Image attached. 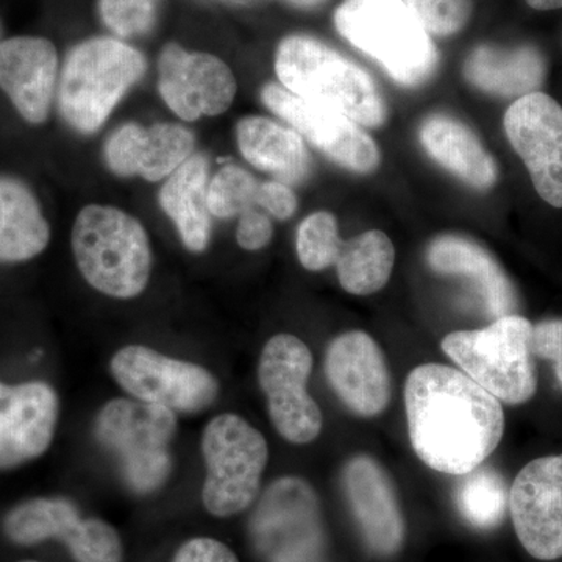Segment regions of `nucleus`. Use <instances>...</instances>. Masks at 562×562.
Wrapping results in <instances>:
<instances>
[{
	"label": "nucleus",
	"mask_w": 562,
	"mask_h": 562,
	"mask_svg": "<svg viewBox=\"0 0 562 562\" xmlns=\"http://www.w3.org/2000/svg\"><path fill=\"white\" fill-rule=\"evenodd\" d=\"M414 453L432 471L461 476L484 464L502 442V402L450 366L422 364L405 383Z\"/></svg>",
	"instance_id": "f257e3e1"
},
{
	"label": "nucleus",
	"mask_w": 562,
	"mask_h": 562,
	"mask_svg": "<svg viewBox=\"0 0 562 562\" xmlns=\"http://www.w3.org/2000/svg\"><path fill=\"white\" fill-rule=\"evenodd\" d=\"M276 70L281 87L305 101L346 114L364 127H380L386 121V103L372 77L319 40L292 35L281 41Z\"/></svg>",
	"instance_id": "f03ea898"
},
{
	"label": "nucleus",
	"mask_w": 562,
	"mask_h": 562,
	"mask_svg": "<svg viewBox=\"0 0 562 562\" xmlns=\"http://www.w3.org/2000/svg\"><path fill=\"white\" fill-rule=\"evenodd\" d=\"M72 251L83 279L110 297H136L149 283V236L125 211L85 206L74 222Z\"/></svg>",
	"instance_id": "7ed1b4c3"
},
{
	"label": "nucleus",
	"mask_w": 562,
	"mask_h": 562,
	"mask_svg": "<svg viewBox=\"0 0 562 562\" xmlns=\"http://www.w3.org/2000/svg\"><path fill=\"white\" fill-rule=\"evenodd\" d=\"M335 27L403 87H419L438 68L430 33L403 0H344Z\"/></svg>",
	"instance_id": "20e7f679"
},
{
	"label": "nucleus",
	"mask_w": 562,
	"mask_h": 562,
	"mask_svg": "<svg viewBox=\"0 0 562 562\" xmlns=\"http://www.w3.org/2000/svg\"><path fill=\"white\" fill-rule=\"evenodd\" d=\"M532 327L527 317L508 314L482 330L453 331L442 350L483 390L506 405H522L538 390Z\"/></svg>",
	"instance_id": "39448f33"
},
{
	"label": "nucleus",
	"mask_w": 562,
	"mask_h": 562,
	"mask_svg": "<svg viewBox=\"0 0 562 562\" xmlns=\"http://www.w3.org/2000/svg\"><path fill=\"white\" fill-rule=\"evenodd\" d=\"M144 72L143 54L122 41H85L70 50L63 68L58 88L61 116L77 132L98 131Z\"/></svg>",
	"instance_id": "423d86ee"
},
{
	"label": "nucleus",
	"mask_w": 562,
	"mask_h": 562,
	"mask_svg": "<svg viewBox=\"0 0 562 562\" xmlns=\"http://www.w3.org/2000/svg\"><path fill=\"white\" fill-rule=\"evenodd\" d=\"M176 430V413L138 398L106 403L95 420L99 442L120 460L125 483L138 494L157 491L168 480Z\"/></svg>",
	"instance_id": "0eeeda50"
},
{
	"label": "nucleus",
	"mask_w": 562,
	"mask_h": 562,
	"mask_svg": "<svg viewBox=\"0 0 562 562\" xmlns=\"http://www.w3.org/2000/svg\"><path fill=\"white\" fill-rule=\"evenodd\" d=\"M206 479L202 501L206 512L231 517L249 508L260 494L269 460L265 436L236 414H221L202 438Z\"/></svg>",
	"instance_id": "6e6552de"
},
{
	"label": "nucleus",
	"mask_w": 562,
	"mask_h": 562,
	"mask_svg": "<svg viewBox=\"0 0 562 562\" xmlns=\"http://www.w3.org/2000/svg\"><path fill=\"white\" fill-rule=\"evenodd\" d=\"M250 536L266 562H325L319 498L297 476H283L262 494L250 519Z\"/></svg>",
	"instance_id": "1a4fd4ad"
},
{
	"label": "nucleus",
	"mask_w": 562,
	"mask_h": 562,
	"mask_svg": "<svg viewBox=\"0 0 562 562\" xmlns=\"http://www.w3.org/2000/svg\"><path fill=\"white\" fill-rule=\"evenodd\" d=\"M312 371V350L297 336L281 333L261 351L258 382L269 417L281 438L299 446L317 439L324 425L319 405L306 390Z\"/></svg>",
	"instance_id": "9d476101"
},
{
	"label": "nucleus",
	"mask_w": 562,
	"mask_h": 562,
	"mask_svg": "<svg viewBox=\"0 0 562 562\" xmlns=\"http://www.w3.org/2000/svg\"><path fill=\"white\" fill-rule=\"evenodd\" d=\"M110 369L133 398L173 413L203 412L220 394V383L205 368L166 357L149 347H124L114 355Z\"/></svg>",
	"instance_id": "9b49d317"
},
{
	"label": "nucleus",
	"mask_w": 562,
	"mask_h": 562,
	"mask_svg": "<svg viewBox=\"0 0 562 562\" xmlns=\"http://www.w3.org/2000/svg\"><path fill=\"white\" fill-rule=\"evenodd\" d=\"M11 541L33 546L63 539L77 562H122L120 535L101 519H81L66 498H35L21 503L5 519Z\"/></svg>",
	"instance_id": "f8f14e48"
},
{
	"label": "nucleus",
	"mask_w": 562,
	"mask_h": 562,
	"mask_svg": "<svg viewBox=\"0 0 562 562\" xmlns=\"http://www.w3.org/2000/svg\"><path fill=\"white\" fill-rule=\"evenodd\" d=\"M261 101L336 165L358 173L379 168L375 140L346 114L305 101L276 83L262 88Z\"/></svg>",
	"instance_id": "ddd939ff"
},
{
	"label": "nucleus",
	"mask_w": 562,
	"mask_h": 562,
	"mask_svg": "<svg viewBox=\"0 0 562 562\" xmlns=\"http://www.w3.org/2000/svg\"><path fill=\"white\" fill-rule=\"evenodd\" d=\"M513 149L522 158L541 199L562 209V109L543 92L517 99L503 117Z\"/></svg>",
	"instance_id": "4468645a"
},
{
	"label": "nucleus",
	"mask_w": 562,
	"mask_h": 562,
	"mask_svg": "<svg viewBox=\"0 0 562 562\" xmlns=\"http://www.w3.org/2000/svg\"><path fill=\"white\" fill-rule=\"evenodd\" d=\"M514 530L536 560L562 558V454L528 462L509 490Z\"/></svg>",
	"instance_id": "2eb2a0df"
},
{
	"label": "nucleus",
	"mask_w": 562,
	"mask_h": 562,
	"mask_svg": "<svg viewBox=\"0 0 562 562\" xmlns=\"http://www.w3.org/2000/svg\"><path fill=\"white\" fill-rule=\"evenodd\" d=\"M158 90L180 120L192 122L225 113L238 87L232 69L221 58L168 44L161 52Z\"/></svg>",
	"instance_id": "dca6fc26"
},
{
	"label": "nucleus",
	"mask_w": 562,
	"mask_h": 562,
	"mask_svg": "<svg viewBox=\"0 0 562 562\" xmlns=\"http://www.w3.org/2000/svg\"><path fill=\"white\" fill-rule=\"evenodd\" d=\"M333 391L355 416H380L391 402V372L382 347L361 330L333 339L325 358Z\"/></svg>",
	"instance_id": "f3484780"
},
{
	"label": "nucleus",
	"mask_w": 562,
	"mask_h": 562,
	"mask_svg": "<svg viewBox=\"0 0 562 562\" xmlns=\"http://www.w3.org/2000/svg\"><path fill=\"white\" fill-rule=\"evenodd\" d=\"M342 487L362 538L376 557L390 558L405 541V519L390 473L369 454L342 469Z\"/></svg>",
	"instance_id": "a211bd4d"
},
{
	"label": "nucleus",
	"mask_w": 562,
	"mask_h": 562,
	"mask_svg": "<svg viewBox=\"0 0 562 562\" xmlns=\"http://www.w3.org/2000/svg\"><path fill=\"white\" fill-rule=\"evenodd\" d=\"M60 402L43 382L0 383V469L16 468L49 449Z\"/></svg>",
	"instance_id": "6ab92c4d"
},
{
	"label": "nucleus",
	"mask_w": 562,
	"mask_h": 562,
	"mask_svg": "<svg viewBox=\"0 0 562 562\" xmlns=\"http://www.w3.org/2000/svg\"><path fill=\"white\" fill-rule=\"evenodd\" d=\"M194 147V135L183 125L155 124L144 128L125 124L106 140L105 160L116 176L160 181L190 160Z\"/></svg>",
	"instance_id": "aec40b11"
},
{
	"label": "nucleus",
	"mask_w": 562,
	"mask_h": 562,
	"mask_svg": "<svg viewBox=\"0 0 562 562\" xmlns=\"http://www.w3.org/2000/svg\"><path fill=\"white\" fill-rule=\"evenodd\" d=\"M57 74L58 54L49 40L16 36L0 43V90L31 124L49 117Z\"/></svg>",
	"instance_id": "412c9836"
},
{
	"label": "nucleus",
	"mask_w": 562,
	"mask_h": 562,
	"mask_svg": "<svg viewBox=\"0 0 562 562\" xmlns=\"http://www.w3.org/2000/svg\"><path fill=\"white\" fill-rule=\"evenodd\" d=\"M428 266L441 276L464 277L471 281L480 302L495 319L516 314L517 294L512 280L490 251L462 236L447 235L428 246Z\"/></svg>",
	"instance_id": "4be33fe9"
},
{
	"label": "nucleus",
	"mask_w": 562,
	"mask_h": 562,
	"mask_svg": "<svg viewBox=\"0 0 562 562\" xmlns=\"http://www.w3.org/2000/svg\"><path fill=\"white\" fill-rule=\"evenodd\" d=\"M462 74L476 90L517 101L539 91L546 80L547 63L542 52L530 44H480L465 58Z\"/></svg>",
	"instance_id": "5701e85b"
},
{
	"label": "nucleus",
	"mask_w": 562,
	"mask_h": 562,
	"mask_svg": "<svg viewBox=\"0 0 562 562\" xmlns=\"http://www.w3.org/2000/svg\"><path fill=\"white\" fill-rule=\"evenodd\" d=\"M420 143L432 160L476 190H490L497 181L494 158L482 140L461 121L435 113L422 122Z\"/></svg>",
	"instance_id": "b1692460"
},
{
	"label": "nucleus",
	"mask_w": 562,
	"mask_h": 562,
	"mask_svg": "<svg viewBox=\"0 0 562 562\" xmlns=\"http://www.w3.org/2000/svg\"><path fill=\"white\" fill-rule=\"evenodd\" d=\"M243 157L281 183H299L308 176L310 154L302 136L262 116H247L236 125Z\"/></svg>",
	"instance_id": "393cba45"
},
{
	"label": "nucleus",
	"mask_w": 562,
	"mask_h": 562,
	"mask_svg": "<svg viewBox=\"0 0 562 562\" xmlns=\"http://www.w3.org/2000/svg\"><path fill=\"white\" fill-rule=\"evenodd\" d=\"M209 184V161L205 155L194 154L168 177L160 191L162 211L176 224L184 247L195 254L210 244Z\"/></svg>",
	"instance_id": "a878e982"
},
{
	"label": "nucleus",
	"mask_w": 562,
	"mask_h": 562,
	"mask_svg": "<svg viewBox=\"0 0 562 562\" xmlns=\"http://www.w3.org/2000/svg\"><path fill=\"white\" fill-rule=\"evenodd\" d=\"M50 241L49 222L27 184L0 177V261L31 260Z\"/></svg>",
	"instance_id": "bb28decb"
},
{
	"label": "nucleus",
	"mask_w": 562,
	"mask_h": 562,
	"mask_svg": "<svg viewBox=\"0 0 562 562\" xmlns=\"http://www.w3.org/2000/svg\"><path fill=\"white\" fill-rule=\"evenodd\" d=\"M394 262L395 249L390 236L369 231L342 243L335 266L344 291L371 295L386 286Z\"/></svg>",
	"instance_id": "cd10ccee"
},
{
	"label": "nucleus",
	"mask_w": 562,
	"mask_h": 562,
	"mask_svg": "<svg viewBox=\"0 0 562 562\" xmlns=\"http://www.w3.org/2000/svg\"><path fill=\"white\" fill-rule=\"evenodd\" d=\"M458 512L476 530H494L503 522L509 506V491L502 473L490 465L460 476L454 490Z\"/></svg>",
	"instance_id": "c85d7f7f"
},
{
	"label": "nucleus",
	"mask_w": 562,
	"mask_h": 562,
	"mask_svg": "<svg viewBox=\"0 0 562 562\" xmlns=\"http://www.w3.org/2000/svg\"><path fill=\"white\" fill-rule=\"evenodd\" d=\"M342 243L336 217L328 211H317L299 225L295 238L299 261L306 271H324L335 266Z\"/></svg>",
	"instance_id": "c756f323"
},
{
	"label": "nucleus",
	"mask_w": 562,
	"mask_h": 562,
	"mask_svg": "<svg viewBox=\"0 0 562 562\" xmlns=\"http://www.w3.org/2000/svg\"><path fill=\"white\" fill-rule=\"evenodd\" d=\"M260 183L239 166L228 165L211 179L209 184V209L211 216L228 220L241 216L258 205Z\"/></svg>",
	"instance_id": "7c9ffc66"
},
{
	"label": "nucleus",
	"mask_w": 562,
	"mask_h": 562,
	"mask_svg": "<svg viewBox=\"0 0 562 562\" xmlns=\"http://www.w3.org/2000/svg\"><path fill=\"white\" fill-rule=\"evenodd\" d=\"M430 35L452 36L468 25L472 0H403Z\"/></svg>",
	"instance_id": "2f4dec72"
},
{
	"label": "nucleus",
	"mask_w": 562,
	"mask_h": 562,
	"mask_svg": "<svg viewBox=\"0 0 562 562\" xmlns=\"http://www.w3.org/2000/svg\"><path fill=\"white\" fill-rule=\"evenodd\" d=\"M158 2L160 0H99V11L111 32L132 38L154 27Z\"/></svg>",
	"instance_id": "473e14b6"
},
{
	"label": "nucleus",
	"mask_w": 562,
	"mask_h": 562,
	"mask_svg": "<svg viewBox=\"0 0 562 562\" xmlns=\"http://www.w3.org/2000/svg\"><path fill=\"white\" fill-rule=\"evenodd\" d=\"M531 350L535 358L552 362L562 390V319H547L535 325Z\"/></svg>",
	"instance_id": "72a5a7b5"
},
{
	"label": "nucleus",
	"mask_w": 562,
	"mask_h": 562,
	"mask_svg": "<svg viewBox=\"0 0 562 562\" xmlns=\"http://www.w3.org/2000/svg\"><path fill=\"white\" fill-rule=\"evenodd\" d=\"M272 222L265 213L251 209L239 216L236 241L244 250L257 251L265 249L272 241Z\"/></svg>",
	"instance_id": "f704fd0d"
},
{
	"label": "nucleus",
	"mask_w": 562,
	"mask_h": 562,
	"mask_svg": "<svg viewBox=\"0 0 562 562\" xmlns=\"http://www.w3.org/2000/svg\"><path fill=\"white\" fill-rule=\"evenodd\" d=\"M257 203L280 221H286L294 216L299 205L297 195L292 191L290 184L277 180L260 183Z\"/></svg>",
	"instance_id": "c9c22d12"
},
{
	"label": "nucleus",
	"mask_w": 562,
	"mask_h": 562,
	"mask_svg": "<svg viewBox=\"0 0 562 562\" xmlns=\"http://www.w3.org/2000/svg\"><path fill=\"white\" fill-rule=\"evenodd\" d=\"M172 562H239L224 543L211 538H195L180 547Z\"/></svg>",
	"instance_id": "e433bc0d"
},
{
	"label": "nucleus",
	"mask_w": 562,
	"mask_h": 562,
	"mask_svg": "<svg viewBox=\"0 0 562 562\" xmlns=\"http://www.w3.org/2000/svg\"><path fill=\"white\" fill-rule=\"evenodd\" d=\"M531 9L549 11L558 10L562 7V0H525Z\"/></svg>",
	"instance_id": "4c0bfd02"
},
{
	"label": "nucleus",
	"mask_w": 562,
	"mask_h": 562,
	"mask_svg": "<svg viewBox=\"0 0 562 562\" xmlns=\"http://www.w3.org/2000/svg\"><path fill=\"white\" fill-rule=\"evenodd\" d=\"M295 7H302V9H312V7L321 5V3L327 2V0H286Z\"/></svg>",
	"instance_id": "58836bf2"
},
{
	"label": "nucleus",
	"mask_w": 562,
	"mask_h": 562,
	"mask_svg": "<svg viewBox=\"0 0 562 562\" xmlns=\"http://www.w3.org/2000/svg\"><path fill=\"white\" fill-rule=\"evenodd\" d=\"M24 562H40V561H24Z\"/></svg>",
	"instance_id": "ea45409f"
},
{
	"label": "nucleus",
	"mask_w": 562,
	"mask_h": 562,
	"mask_svg": "<svg viewBox=\"0 0 562 562\" xmlns=\"http://www.w3.org/2000/svg\"><path fill=\"white\" fill-rule=\"evenodd\" d=\"M0 33H2V27H0Z\"/></svg>",
	"instance_id": "a19ab883"
}]
</instances>
